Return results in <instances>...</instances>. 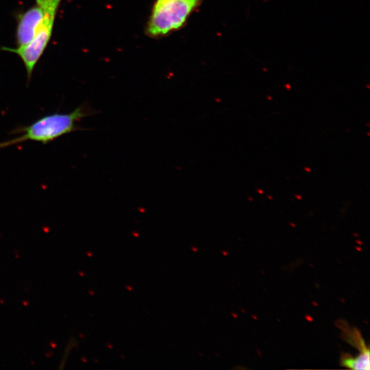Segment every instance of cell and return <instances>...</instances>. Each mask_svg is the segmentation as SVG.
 <instances>
[{"instance_id":"1","label":"cell","mask_w":370,"mask_h":370,"mask_svg":"<svg viewBox=\"0 0 370 370\" xmlns=\"http://www.w3.org/2000/svg\"><path fill=\"white\" fill-rule=\"evenodd\" d=\"M95 110L82 105L71 112H54L40 117L27 125L18 126L10 132L18 136L0 143V149L8 147L25 141H35L46 145L66 134L86 129L77 123L82 119L92 116Z\"/></svg>"},{"instance_id":"2","label":"cell","mask_w":370,"mask_h":370,"mask_svg":"<svg viewBox=\"0 0 370 370\" xmlns=\"http://www.w3.org/2000/svg\"><path fill=\"white\" fill-rule=\"evenodd\" d=\"M199 0H156L147 25L151 37H162L180 29Z\"/></svg>"},{"instance_id":"3","label":"cell","mask_w":370,"mask_h":370,"mask_svg":"<svg viewBox=\"0 0 370 370\" xmlns=\"http://www.w3.org/2000/svg\"><path fill=\"white\" fill-rule=\"evenodd\" d=\"M62 0H47L43 21L33 39L26 45L11 48L3 47L2 50L16 54L22 60L29 82L33 71L47 48L53 33V28Z\"/></svg>"},{"instance_id":"4","label":"cell","mask_w":370,"mask_h":370,"mask_svg":"<svg viewBox=\"0 0 370 370\" xmlns=\"http://www.w3.org/2000/svg\"><path fill=\"white\" fill-rule=\"evenodd\" d=\"M47 5V0H35V3L17 16L16 42L25 46L34 37L41 25Z\"/></svg>"},{"instance_id":"5","label":"cell","mask_w":370,"mask_h":370,"mask_svg":"<svg viewBox=\"0 0 370 370\" xmlns=\"http://www.w3.org/2000/svg\"><path fill=\"white\" fill-rule=\"evenodd\" d=\"M338 328L342 331L343 338L356 347L359 351L358 354H369V347L356 328L350 327L344 321H339Z\"/></svg>"},{"instance_id":"6","label":"cell","mask_w":370,"mask_h":370,"mask_svg":"<svg viewBox=\"0 0 370 370\" xmlns=\"http://www.w3.org/2000/svg\"><path fill=\"white\" fill-rule=\"evenodd\" d=\"M341 365L354 370H369L370 369L369 354H358L353 356L349 354L343 353L341 356Z\"/></svg>"}]
</instances>
